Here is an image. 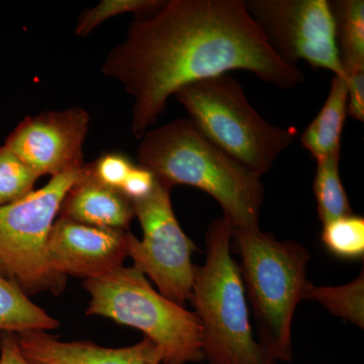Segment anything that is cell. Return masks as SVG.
<instances>
[{
    "label": "cell",
    "mask_w": 364,
    "mask_h": 364,
    "mask_svg": "<svg viewBox=\"0 0 364 364\" xmlns=\"http://www.w3.org/2000/svg\"><path fill=\"white\" fill-rule=\"evenodd\" d=\"M102 69L133 97L136 139L157 123L171 95L196 81L244 70L282 90L305 82L301 69L272 49L241 0L164 1L134 18Z\"/></svg>",
    "instance_id": "1"
},
{
    "label": "cell",
    "mask_w": 364,
    "mask_h": 364,
    "mask_svg": "<svg viewBox=\"0 0 364 364\" xmlns=\"http://www.w3.org/2000/svg\"><path fill=\"white\" fill-rule=\"evenodd\" d=\"M83 287L90 296L86 315L140 330L161 351L162 364L203 361L198 316L155 291L135 267H121L104 277L85 280Z\"/></svg>",
    "instance_id": "6"
},
{
    "label": "cell",
    "mask_w": 364,
    "mask_h": 364,
    "mask_svg": "<svg viewBox=\"0 0 364 364\" xmlns=\"http://www.w3.org/2000/svg\"><path fill=\"white\" fill-rule=\"evenodd\" d=\"M163 4V0H102L97 6L81 13L75 33L78 37L85 38L109 18L124 14L145 16L156 11Z\"/></svg>",
    "instance_id": "20"
},
{
    "label": "cell",
    "mask_w": 364,
    "mask_h": 364,
    "mask_svg": "<svg viewBox=\"0 0 364 364\" xmlns=\"http://www.w3.org/2000/svg\"><path fill=\"white\" fill-rule=\"evenodd\" d=\"M134 207L143 230L142 241L129 234L134 267L153 280L163 296L183 306L193 293L196 247L177 221L170 189L156 181L152 193Z\"/></svg>",
    "instance_id": "8"
},
{
    "label": "cell",
    "mask_w": 364,
    "mask_h": 364,
    "mask_svg": "<svg viewBox=\"0 0 364 364\" xmlns=\"http://www.w3.org/2000/svg\"><path fill=\"white\" fill-rule=\"evenodd\" d=\"M39 176L6 146L0 147V207L32 193Z\"/></svg>",
    "instance_id": "21"
},
{
    "label": "cell",
    "mask_w": 364,
    "mask_h": 364,
    "mask_svg": "<svg viewBox=\"0 0 364 364\" xmlns=\"http://www.w3.org/2000/svg\"><path fill=\"white\" fill-rule=\"evenodd\" d=\"M232 248L252 308L258 342L275 363L293 359L291 323L312 282L306 277L311 255L298 242L279 241L259 227H232Z\"/></svg>",
    "instance_id": "3"
},
{
    "label": "cell",
    "mask_w": 364,
    "mask_h": 364,
    "mask_svg": "<svg viewBox=\"0 0 364 364\" xmlns=\"http://www.w3.org/2000/svg\"><path fill=\"white\" fill-rule=\"evenodd\" d=\"M85 166L52 177L44 188L0 207V272L28 294L59 296L66 287L67 277L50 267L47 242L67 191Z\"/></svg>",
    "instance_id": "7"
},
{
    "label": "cell",
    "mask_w": 364,
    "mask_h": 364,
    "mask_svg": "<svg viewBox=\"0 0 364 364\" xmlns=\"http://www.w3.org/2000/svg\"><path fill=\"white\" fill-rule=\"evenodd\" d=\"M347 95L346 78L334 76L325 104L301 135V145L316 161L341 155Z\"/></svg>",
    "instance_id": "14"
},
{
    "label": "cell",
    "mask_w": 364,
    "mask_h": 364,
    "mask_svg": "<svg viewBox=\"0 0 364 364\" xmlns=\"http://www.w3.org/2000/svg\"><path fill=\"white\" fill-rule=\"evenodd\" d=\"M155 183L156 179L149 170L144 168L141 165L135 164L119 191L134 203L149 196L154 188Z\"/></svg>",
    "instance_id": "23"
},
{
    "label": "cell",
    "mask_w": 364,
    "mask_h": 364,
    "mask_svg": "<svg viewBox=\"0 0 364 364\" xmlns=\"http://www.w3.org/2000/svg\"><path fill=\"white\" fill-rule=\"evenodd\" d=\"M135 163L119 152L102 153L95 161L88 163L91 176L98 181L119 191Z\"/></svg>",
    "instance_id": "22"
},
{
    "label": "cell",
    "mask_w": 364,
    "mask_h": 364,
    "mask_svg": "<svg viewBox=\"0 0 364 364\" xmlns=\"http://www.w3.org/2000/svg\"><path fill=\"white\" fill-rule=\"evenodd\" d=\"M246 9L275 53L291 65L299 60L346 78L327 0H248Z\"/></svg>",
    "instance_id": "9"
},
{
    "label": "cell",
    "mask_w": 364,
    "mask_h": 364,
    "mask_svg": "<svg viewBox=\"0 0 364 364\" xmlns=\"http://www.w3.org/2000/svg\"><path fill=\"white\" fill-rule=\"evenodd\" d=\"M174 97L203 136L259 176L272 168L298 135L293 127L265 121L229 73L183 86Z\"/></svg>",
    "instance_id": "5"
},
{
    "label": "cell",
    "mask_w": 364,
    "mask_h": 364,
    "mask_svg": "<svg viewBox=\"0 0 364 364\" xmlns=\"http://www.w3.org/2000/svg\"><path fill=\"white\" fill-rule=\"evenodd\" d=\"M60 323L36 305L14 280L0 272V333L47 332Z\"/></svg>",
    "instance_id": "15"
},
{
    "label": "cell",
    "mask_w": 364,
    "mask_h": 364,
    "mask_svg": "<svg viewBox=\"0 0 364 364\" xmlns=\"http://www.w3.org/2000/svg\"><path fill=\"white\" fill-rule=\"evenodd\" d=\"M140 140L138 164L162 186L200 189L219 203L232 227H259L261 176L210 143L188 117L151 129Z\"/></svg>",
    "instance_id": "2"
},
{
    "label": "cell",
    "mask_w": 364,
    "mask_h": 364,
    "mask_svg": "<svg viewBox=\"0 0 364 364\" xmlns=\"http://www.w3.org/2000/svg\"><path fill=\"white\" fill-rule=\"evenodd\" d=\"M347 82V116L364 121V72L346 76Z\"/></svg>",
    "instance_id": "24"
},
{
    "label": "cell",
    "mask_w": 364,
    "mask_h": 364,
    "mask_svg": "<svg viewBox=\"0 0 364 364\" xmlns=\"http://www.w3.org/2000/svg\"><path fill=\"white\" fill-rule=\"evenodd\" d=\"M322 241L330 253L342 259L363 258V218L352 214L323 225Z\"/></svg>",
    "instance_id": "19"
},
{
    "label": "cell",
    "mask_w": 364,
    "mask_h": 364,
    "mask_svg": "<svg viewBox=\"0 0 364 364\" xmlns=\"http://www.w3.org/2000/svg\"><path fill=\"white\" fill-rule=\"evenodd\" d=\"M129 234L60 217L48 238V261L62 277L97 279L123 267L129 256Z\"/></svg>",
    "instance_id": "11"
},
{
    "label": "cell",
    "mask_w": 364,
    "mask_h": 364,
    "mask_svg": "<svg viewBox=\"0 0 364 364\" xmlns=\"http://www.w3.org/2000/svg\"><path fill=\"white\" fill-rule=\"evenodd\" d=\"M340 156L317 161L314 193L323 225L353 214L339 172Z\"/></svg>",
    "instance_id": "17"
},
{
    "label": "cell",
    "mask_w": 364,
    "mask_h": 364,
    "mask_svg": "<svg viewBox=\"0 0 364 364\" xmlns=\"http://www.w3.org/2000/svg\"><path fill=\"white\" fill-rule=\"evenodd\" d=\"M205 260L196 267L189 301L203 333L208 364H277L254 338L245 289L232 256V226L215 220L205 233Z\"/></svg>",
    "instance_id": "4"
},
{
    "label": "cell",
    "mask_w": 364,
    "mask_h": 364,
    "mask_svg": "<svg viewBox=\"0 0 364 364\" xmlns=\"http://www.w3.org/2000/svg\"><path fill=\"white\" fill-rule=\"evenodd\" d=\"M59 215L90 226L128 231L136 212L130 198L95 179L85 164L82 176L67 191Z\"/></svg>",
    "instance_id": "13"
},
{
    "label": "cell",
    "mask_w": 364,
    "mask_h": 364,
    "mask_svg": "<svg viewBox=\"0 0 364 364\" xmlns=\"http://www.w3.org/2000/svg\"><path fill=\"white\" fill-rule=\"evenodd\" d=\"M16 336L33 364H162L161 351L147 337L131 346L109 348L90 341H61L44 331Z\"/></svg>",
    "instance_id": "12"
},
{
    "label": "cell",
    "mask_w": 364,
    "mask_h": 364,
    "mask_svg": "<svg viewBox=\"0 0 364 364\" xmlns=\"http://www.w3.org/2000/svg\"><path fill=\"white\" fill-rule=\"evenodd\" d=\"M90 114L81 107L26 117L4 146L38 176H59L85 166Z\"/></svg>",
    "instance_id": "10"
},
{
    "label": "cell",
    "mask_w": 364,
    "mask_h": 364,
    "mask_svg": "<svg viewBox=\"0 0 364 364\" xmlns=\"http://www.w3.org/2000/svg\"><path fill=\"white\" fill-rule=\"evenodd\" d=\"M0 364H33L23 355L14 333H0Z\"/></svg>",
    "instance_id": "25"
},
{
    "label": "cell",
    "mask_w": 364,
    "mask_h": 364,
    "mask_svg": "<svg viewBox=\"0 0 364 364\" xmlns=\"http://www.w3.org/2000/svg\"><path fill=\"white\" fill-rule=\"evenodd\" d=\"M345 75L364 72V1H330Z\"/></svg>",
    "instance_id": "16"
},
{
    "label": "cell",
    "mask_w": 364,
    "mask_h": 364,
    "mask_svg": "<svg viewBox=\"0 0 364 364\" xmlns=\"http://www.w3.org/2000/svg\"><path fill=\"white\" fill-rule=\"evenodd\" d=\"M306 299H314L328 312L352 324L364 328V273L349 284L338 287H316L311 284Z\"/></svg>",
    "instance_id": "18"
}]
</instances>
